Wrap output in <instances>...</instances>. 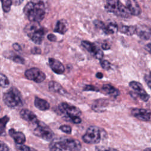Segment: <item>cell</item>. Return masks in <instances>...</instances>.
Wrapping results in <instances>:
<instances>
[{
	"label": "cell",
	"instance_id": "6da1fadb",
	"mask_svg": "<svg viewBox=\"0 0 151 151\" xmlns=\"http://www.w3.org/2000/svg\"><path fill=\"white\" fill-rule=\"evenodd\" d=\"M50 151H80L82 145L81 142L71 137H61L53 139L49 145Z\"/></svg>",
	"mask_w": 151,
	"mask_h": 151
},
{
	"label": "cell",
	"instance_id": "7a4b0ae2",
	"mask_svg": "<svg viewBox=\"0 0 151 151\" xmlns=\"http://www.w3.org/2000/svg\"><path fill=\"white\" fill-rule=\"evenodd\" d=\"M23 12L30 22L40 23L45 14L44 3L40 1H29L25 5Z\"/></svg>",
	"mask_w": 151,
	"mask_h": 151
},
{
	"label": "cell",
	"instance_id": "3957f363",
	"mask_svg": "<svg viewBox=\"0 0 151 151\" xmlns=\"http://www.w3.org/2000/svg\"><path fill=\"white\" fill-rule=\"evenodd\" d=\"M25 34L36 44H41L45 34V28L39 22H30L24 29Z\"/></svg>",
	"mask_w": 151,
	"mask_h": 151
},
{
	"label": "cell",
	"instance_id": "277c9868",
	"mask_svg": "<svg viewBox=\"0 0 151 151\" xmlns=\"http://www.w3.org/2000/svg\"><path fill=\"white\" fill-rule=\"evenodd\" d=\"M2 100L6 106L12 109L19 108L23 105L21 94L15 87H11L4 93Z\"/></svg>",
	"mask_w": 151,
	"mask_h": 151
},
{
	"label": "cell",
	"instance_id": "5b68a950",
	"mask_svg": "<svg viewBox=\"0 0 151 151\" xmlns=\"http://www.w3.org/2000/svg\"><path fill=\"white\" fill-rule=\"evenodd\" d=\"M106 136L104 130L96 126L88 127L86 133L83 135V142L87 144H97Z\"/></svg>",
	"mask_w": 151,
	"mask_h": 151
},
{
	"label": "cell",
	"instance_id": "8992f818",
	"mask_svg": "<svg viewBox=\"0 0 151 151\" xmlns=\"http://www.w3.org/2000/svg\"><path fill=\"white\" fill-rule=\"evenodd\" d=\"M105 9L107 11L113 13L120 17L129 18L131 15L126 5H124L119 1L111 0L107 1Z\"/></svg>",
	"mask_w": 151,
	"mask_h": 151
},
{
	"label": "cell",
	"instance_id": "52a82bcc",
	"mask_svg": "<svg viewBox=\"0 0 151 151\" xmlns=\"http://www.w3.org/2000/svg\"><path fill=\"white\" fill-rule=\"evenodd\" d=\"M33 129L35 136L48 142H51L54 139V133L48 126L44 122L38 121Z\"/></svg>",
	"mask_w": 151,
	"mask_h": 151
},
{
	"label": "cell",
	"instance_id": "ba28073f",
	"mask_svg": "<svg viewBox=\"0 0 151 151\" xmlns=\"http://www.w3.org/2000/svg\"><path fill=\"white\" fill-rule=\"evenodd\" d=\"M58 110L60 114H63L64 118H67L69 122L73 117H80L81 115V111L80 109L66 102L61 103L58 106Z\"/></svg>",
	"mask_w": 151,
	"mask_h": 151
},
{
	"label": "cell",
	"instance_id": "9c48e42d",
	"mask_svg": "<svg viewBox=\"0 0 151 151\" xmlns=\"http://www.w3.org/2000/svg\"><path fill=\"white\" fill-rule=\"evenodd\" d=\"M25 77L35 83H40L45 79V74L41 70L36 67H32L25 71Z\"/></svg>",
	"mask_w": 151,
	"mask_h": 151
},
{
	"label": "cell",
	"instance_id": "30bf717a",
	"mask_svg": "<svg viewBox=\"0 0 151 151\" xmlns=\"http://www.w3.org/2000/svg\"><path fill=\"white\" fill-rule=\"evenodd\" d=\"M81 45L94 57L100 60H102L103 57V52L95 44L88 41H81Z\"/></svg>",
	"mask_w": 151,
	"mask_h": 151
},
{
	"label": "cell",
	"instance_id": "8fae6325",
	"mask_svg": "<svg viewBox=\"0 0 151 151\" xmlns=\"http://www.w3.org/2000/svg\"><path fill=\"white\" fill-rule=\"evenodd\" d=\"M129 86L134 90L136 96L139 97L143 101H148L150 96L140 83L136 81H132L129 83Z\"/></svg>",
	"mask_w": 151,
	"mask_h": 151
},
{
	"label": "cell",
	"instance_id": "7c38bea8",
	"mask_svg": "<svg viewBox=\"0 0 151 151\" xmlns=\"http://www.w3.org/2000/svg\"><path fill=\"white\" fill-rule=\"evenodd\" d=\"M133 116L144 122H151V110L149 109L134 108L131 110Z\"/></svg>",
	"mask_w": 151,
	"mask_h": 151
},
{
	"label": "cell",
	"instance_id": "4fadbf2b",
	"mask_svg": "<svg viewBox=\"0 0 151 151\" xmlns=\"http://www.w3.org/2000/svg\"><path fill=\"white\" fill-rule=\"evenodd\" d=\"M136 34L143 40H147L151 37V28L147 25L140 24L136 25Z\"/></svg>",
	"mask_w": 151,
	"mask_h": 151
},
{
	"label": "cell",
	"instance_id": "5bb4252c",
	"mask_svg": "<svg viewBox=\"0 0 151 151\" xmlns=\"http://www.w3.org/2000/svg\"><path fill=\"white\" fill-rule=\"evenodd\" d=\"M19 115L23 120L33 124H35L39 121L37 116L32 111L27 109H22L19 112Z\"/></svg>",
	"mask_w": 151,
	"mask_h": 151
},
{
	"label": "cell",
	"instance_id": "9a60e30c",
	"mask_svg": "<svg viewBox=\"0 0 151 151\" xmlns=\"http://www.w3.org/2000/svg\"><path fill=\"white\" fill-rule=\"evenodd\" d=\"M8 134L18 145H24L26 141L25 134L21 132L16 131L13 128H11L8 130Z\"/></svg>",
	"mask_w": 151,
	"mask_h": 151
},
{
	"label": "cell",
	"instance_id": "2e32d148",
	"mask_svg": "<svg viewBox=\"0 0 151 151\" xmlns=\"http://www.w3.org/2000/svg\"><path fill=\"white\" fill-rule=\"evenodd\" d=\"M49 65L53 72L57 74H61L64 72L65 68L64 65L58 60L53 58H48Z\"/></svg>",
	"mask_w": 151,
	"mask_h": 151
},
{
	"label": "cell",
	"instance_id": "e0dca14e",
	"mask_svg": "<svg viewBox=\"0 0 151 151\" xmlns=\"http://www.w3.org/2000/svg\"><path fill=\"white\" fill-rule=\"evenodd\" d=\"M126 3V6L131 15L134 16H137L140 14L142 10L137 2L133 0H130L127 1Z\"/></svg>",
	"mask_w": 151,
	"mask_h": 151
},
{
	"label": "cell",
	"instance_id": "ac0fdd59",
	"mask_svg": "<svg viewBox=\"0 0 151 151\" xmlns=\"http://www.w3.org/2000/svg\"><path fill=\"white\" fill-rule=\"evenodd\" d=\"M48 87L50 91L60 94L61 95H65L67 92V91L63 87V86L57 81H50L48 83Z\"/></svg>",
	"mask_w": 151,
	"mask_h": 151
},
{
	"label": "cell",
	"instance_id": "d6986e66",
	"mask_svg": "<svg viewBox=\"0 0 151 151\" xmlns=\"http://www.w3.org/2000/svg\"><path fill=\"white\" fill-rule=\"evenodd\" d=\"M34 106L39 110L42 111L47 110L50 109V103L45 100L40 98L38 97H35L34 99Z\"/></svg>",
	"mask_w": 151,
	"mask_h": 151
},
{
	"label": "cell",
	"instance_id": "ffe728a7",
	"mask_svg": "<svg viewBox=\"0 0 151 151\" xmlns=\"http://www.w3.org/2000/svg\"><path fill=\"white\" fill-rule=\"evenodd\" d=\"M101 90L104 93L107 95H110L114 97H117L120 94V92L118 89L109 84H104L102 86Z\"/></svg>",
	"mask_w": 151,
	"mask_h": 151
},
{
	"label": "cell",
	"instance_id": "44dd1931",
	"mask_svg": "<svg viewBox=\"0 0 151 151\" xmlns=\"http://www.w3.org/2000/svg\"><path fill=\"white\" fill-rule=\"evenodd\" d=\"M68 30L67 24L65 20L61 19L57 22L54 31L61 34H64Z\"/></svg>",
	"mask_w": 151,
	"mask_h": 151
},
{
	"label": "cell",
	"instance_id": "7402d4cb",
	"mask_svg": "<svg viewBox=\"0 0 151 151\" xmlns=\"http://www.w3.org/2000/svg\"><path fill=\"white\" fill-rule=\"evenodd\" d=\"M102 30L106 34H112L117 32L119 30V28L116 23L110 22L107 25H104Z\"/></svg>",
	"mask_w": 151,
	"mask_h": 151
},
{
	"label": "cell",
	"instance_id": "603a6c76",
	"mask_svg": "<svg viewBox=\"0 0 151 151\" xmlns=\"http://www.w3.org/2000/svg\"><path fill=\"white\" fill-rule=\"evenodd\" d=\"M136 27L134 25H122L119 28V31L120 32L129 36L136 34Z\"/></svg>",
	"mask_w": 151,
	"mask_h": 151
},
{
	"label": "cell",
	"instance_id": "cb8c5ba5",
	"mask_svg": "<svg viewBox=\"0 0 151 151\" xmlns=\"http://www.w3.org/2000/svg\"><path fill=\"white\" fill-rule=\"evenodd\" d=\"M9 84V81L7 77L2 74L0 73V87L3 88L7 87Z\"/></svg>",
	"mask_w": 151,
	"mask_h": 151
},
{
	"label": "cell",
	"instance_id": "d4e9b609",
	"mask_svg": "<svg viewBox=\"0 0 151 151\" xmlns=\"http://www.w3.org/2000/svg\"><path fill=\"white\" fill-rule=\"evenodd\" d=\"M2 4V8L4 12H8L10 9L12 4V1L11 0H6V1H1Z\"/></svg>",
	"mask_w": 151,
	"mask_h": 151
},
{
	"label": "cell",
	"instance_id": "484cf974",
	"mask_svg": "<svg viewBox=\"0 0 151 151\" xmlns=\"http://www.w3.org/2000/svg\"><path fill=\"white\" fill-rule=\"evenodd\" d=\"M9 120V117L8 116H5L0 118V132L4 133L5 129L7 123Z\"/></svg>",
	"mask_w": 151,
	"mask_h": 151
},
{
	"label": "cell",
	"instance_id": "4316f807",
	"mask_svg": "<svg viewBox=\"0 0 151 151\" xmlns=\"http://www.w3.org/2000/svg\"><path fill=\"white\" fill-rule=\"evenodd\" d=\"M95 151H119L116 148L104 146H96L95 147Z\"/></svg>",
	"mask_w": 151,
	"mask_h": 151
},
{
	"label": "cell",
	"instance_id": "83f0119b",
	"mask_svg": "<svg viewBox=\"0 0 151 151\" xmlns=\"http://www.w3.org/2000/svg\"><path fill=\"white\" fill-rule=\"evenodd\" d=\"M17 148L20 151H37L36 149H34L33 147H29L24 144L21 145H17Z\"/></svg>",
	"mask_w": 151,
	"mask_h": 151
},
{
	"label": "cell",
	"instance_id": "f1b7e54d",
	"mask_svg": "<svg viewBox=\"0 0 151 151\" xmlns=\"http://www.w3.org/2000/svg\"><path fill=\"white\" fill-rule=\"evenodd\" d=\"M100 64L101 67L105 70H109L111 68V63L106 60H101Z\"/></svg>",
	"mask_w": 151,
	"mask_h": 151
},
{
	"label": "cell",
	"instance_id": "f546056e",
	"mask_svg": "<svg viewBox=\"0 0 151 151\" xmlns=\"http://www.w3.org/2000/svg\"><path fill=\"white\" fill-rule=\"evenodd\" d=\"M11 59L14 61L15 63H18V64H23L25 63V60L24 58H22V57L18 55H15L13 56H11Z\"/></svg>",
	"mask_w": 151,
	"mask_h": 151
},
{
	"label": "cell",
	"instance_id": "4dcf8cb0",
	"mask_svg": "<svg viewBox=\"0 0 151 151\" xmlns=\"http://www.w3.org/2000/svg\"><path fill=\"white\" fill-rule=\"evenodd\" d=\"M59 129H60L61 131H62L63 132L66 133V134H71V132H72V129L71 127V126H68V125H61V126H60Z\"/></svg>",
	"mask_w": 151,
	"mask_h": 151
},
{
	"label": "cell",
	"instance_id": "1f68e13d",
	"mask_svg": "<svg viewBox=\"0 0 151 151\" xmlns=\"http://www.w3.org/2000/svg\"><path fill=\"white\" fill-rule=\"evenodd\" d=\"M83 90L84 91H98L99 89L96 87H95L93 85H86L84 87Z\"/></svg>",
	"mask_w": 151,
	"mask_h": 151
},
{
	"label": "cell",
	"instance_id": "d6a6232c",
	"mask_svg": "<svg viewBox=\"0 0 151 151\" xmlns=\"http://www.w3.org/2000/svg\"><path fill=\"white\" fill-rule=\"evenodd\" d=\"M9 148L8 146L4 142L0 140V151H9Z\"/></svg>",
	"mask_w": 151,
	"mask_h": 151
},
{
	"label": "cell",
	"instance_id": "836d02e7",
	"mask_svg": "<svg viewBox=\"0 0 151 151\" xmlns=\"http://www.w3.org/2000/svg\"><path fill=\"white\" fill-rule=\"evenodd\" d=\"M31 52L33 54H40L41 52V50L38 47H34L31 49Z\"/></svg>",
	"mask_w": 151,
	"mask_h": 151
},
{
	"label": "cell",
	"instance_id": "e575fe53",
	"mask_svg": "<svg viewBox=\"0 0 151 151\" xmlns=\"http://www.w3.org/2000/svg\"><path fill=\"white\" fill-rule=\"evenodd\" d=\"M47 39L48 40H50V41H52V42H54V41H57V37L53 34H49L47 35Z\"/></svg>",
	"mask_w": 151,
	"mask_h": 151
},
{
	"label": "cell",
	"instance_id": "d590c367",
	"mask_svg": "<svg viewBox=\"0 0 151 151\" xmlns=\"http://www.w3.org/2000/svg\"><path fill=\"white\" fill-rule=\"evenodd\" d=\"M12 47H13L15 51H20L21 50V47L20 45L19 44L17 43V42L16 43H14L12 44Z\"/></svg>",
	"mask_w": 151,
	"mask_h": 151
},
{
	"label": "cell",
	"instance_id": "8d00e7d4",
	"mask_svg": "<svg viewBox=\"0 0 151 151\" xmlns=\"http://www.w3.org/2000/svg\"><path fill=\"white\" fill-rule=\"evenodd\" d=\"M145 81L147 83L148 87L151 89V78L146 76L145 77Z\"/></svg>",
	"mask_w": 151,
	"mask_h": 151
},
{
	"label": "cell",
	"instance_id": "74e56055",
	"mask_svg": "<svg viewBox=\"0 0 151 151\" xmlns=\"http://www.w3.org/2000/svg\"><path fill=\"white\" fill-rule=\"evenodd\" d=\"M101 48L104 50H107L110 48V45L107 42H103L101 45Z\"/></svg>",
	"mask_w": 151,
	"mask_h": 151
},
{
	"label": "cell",
	"instance_id": "f35d334b",
	"mask_svg": "<svg viewBox=\"0 0 151 151\" xmlns=\"http://www.w3.org/2000/svg\"><path fill=\"white\" fill-rule=\"evenodd\" d=\"M146 50L151 54V44H148L145 46Z\"/></svg>",
	"mask_w": 151,
	"mask_h": 151
},
{
	"label": "cell",
	"instance_id": "ab89813d",
	"mask_svg": "<svg viewBox=\"0 0 151 151\" xmlns=\"http://www.w3.org/2000/svg\"><path fill=\"white\" fill-rule=\"evenodd\" d=\"M96 76L97 78H99V79H101V78H102L103 77V74L99 72V73H97L96 74Z\"/></svg>",
	"mask_w": 151,
	"mask_h": 151
},
{
	"label": "cell",
	"instance_id": "60d3db41",
	"mask_svg": "<svg viewBox=\"0 0 151 151\" xmlns=\"http://www.w3.org/2000/svg\"><path fill=\"white\" fill-rule=\"evenodd\" d=\"M22 2V1H14V5H19Z\"/></svg>",
	"mask_w": 151,
	"mask_h": 151
},
{
	"label": "cell",
	"instance_id": "b9f144b4",
	"mask_svg": "<svg viewBox=\"0 0 151 151\" xmlns=\"http://www.w3.org/2000/svg\"><path fill=\"white\" fill-rule=\"evenodd\" d=\"M143 151H151V147H149V148H146Z\"/></svg>",
	"mask_w": 151,
	"mask_h": 151
},
{
	"label": "cell",
	"instance_id": "7bdbcfd3",
	"mask_svg": "<svg viewBox=\"0 0 151 151\" xmlns=\"http://www.w3.org/2000/svg\"><path fill=\"white\" fill-rule=\"evenodd\" d=\"M3 134H4V133H3V132H0V136L2 135Z\"/></svg>",
	"mask_w": 151,
	"mask_h": 151
},
{
	"label": "cell",
	"instance_id": "ee69618b",
	"mask_svg": "<svg viewBox=\"0 0 151 151\" xmlns=\"http://www.w3.org/2000/svg\"><path fill=\"white\" fill-rule=\"evenodd\" d=\"M150 78H151V72H150Z\"/></svg>",
	"mask_w": 151,
	"mask_h": 151
},
{
	"label": "cell",
	"instance_id": "f6af8a7d",
	"mask_svg": "<svg viewBox=\"0 0 151 151\" xmlns=\"http://www.w3.org/2000/svg\"><path fill=\"white\" fill-rule=\"evenodd\" d=\"M1 107H0V111H1Z\"/></svg>",
	"mask_w": 151,
	"mask_h": 151
}]
</instances>
